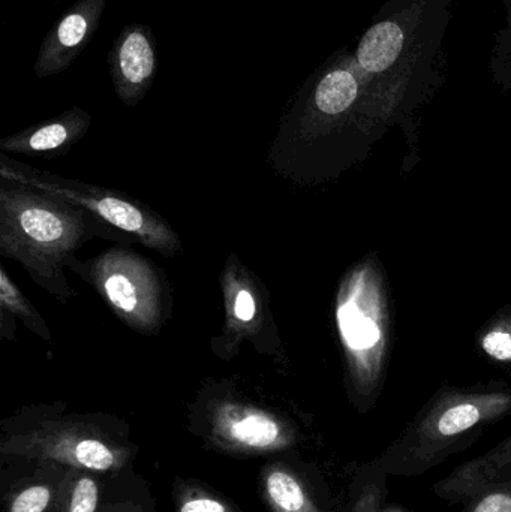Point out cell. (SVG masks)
Listing matches in <instances>:
<instances>
[{"mask_svg": "<svg viewBox=\"0 0 511 512\" xmlns=\"http://www.w3.org/2000/svg\"><path fill=\"white\" fill-rule=\"evenodd\" d=\"M107 227L74 204L2 179L0 254L23 265L36 285L63 303L75 297L63 268L72 267L87 242L107 237Z\"/></svg>", "mask_w": 511, "mask_h": 512, "instance_id": "cell-1", "label": "cell"}, {"mask_svg": "<svg viewBox=\"0 0 511 512\" xmlns=\"http://www.w3.org/2000/svg\"><path fill=\"white\" fill-rule=\"evenodd\" d=\"M511 415V387L444 388L380 454L389 477L417 478L476 444L492 424Z\"/></svg>", "mask_w": 511, "mask_h": 512, "instance_id": "cell-2", "label": "cell"}, {"mask_svg": "<svg viewBox=\"0 0 511 512\" xmlns=\"http://www.w3.org/2000/svg\"><path fill=\"white\" fill-rule=\"evenodd\" d=\"M0 176L8 182L74 204L161 255L176 256L182 252V240L158 213L116 192L12 164L5 156L0 161Z\"/></svg>", "mask_w": 511, "mask_h": 512, "instance_id": "cell-3", "label": "cell"}, {"mask_svg": "<svg viewBox=\"0 0 511 512\" xmlns=\"http://www.w3.org/2000/svg\"><path fill=\"white\" fill-rule=\"evenodd\" d=\"M71 270L86 279L117 318L141 334H155L167 318L164 283L150 261L135 252L113 248Z\"/></svg>", "mask_w": 511, "mask_h": 512, "instance_id": "cell-4", "label": "cell"}, {"mask_svg": "<svg viewBox=\"0 0 511 512\" xmlns=\"http://www.w3.org/2000/svg\"><path fill=\"white\" fill-rule=\"evenodd\" d=\"M0 453L62 468L87 469L96 474L122 471L131 447L111 438L101 427L84 421H41L2 439Z\"/></svg>", "mask_w": 511, "mask_h": 512, "instance_id": "cell-5", "label": "cell"}, {"mask_svg": "<svg viewBox=\"0 0 511 512\" xmlns=\"http://www.w3.org/2000/svg\"><path fill=\"white\" fill-rule=\"evenodd\" d=\"M350 292L339 306V322L350 354L353 402L360 411H368L383 387L389 322L374 273H357L350 282Z\"/></svg>", "mask_w": 511, "mask_h": 512, "instance_id": "cell-6", "label": "cell"}, {"mask_svg": "<svg viewBox=\"0 0 511 512\" xmlns=\"http://www.w3.org/2000/svg\"><path fill=\"white\" fill-rule=\"evenodd\" d=\"M210 441L240 456H266L291 450L299 435L290 421L237 400L213 403L207 420Z\"/></svg>", "mask_w": 511, "mask_h": 512, "instance_id": "cell-7", "label": "cell"}, {"mask_svg": "<svg viewBox=\"0 0 511 512\" xmlns=\"http://www.w3.org/2000/svg\"><path fill=\"white\" fill-rule=\"evenodd\" d=\"M108 66L117 98L128 107H135L158 74V51L150 27L126 24L111 47Z\"/></svg>", "mask_w": 511, "mask_h": 512, "instance_id": "cell-8", "label": "cell"}, {"mask_svg": "<svg viewBox=\"0 0 511 512\" xmlns=\"http://www.w3.org/2000/svg\"><path fill=\"white\" fill-rule=\"evenodd\" d=\"M107 0H77L48 30L36 57L38 78L65 72L98 32Z\"/></svg>", "mask_w": 511, "mask_h": 512, "instance_id": "cell-9", "label": "cell"}, {"mask_svg": "<svg viewBox=\"0 0 511 512\" xmlns=\"http://www.w3.org/2000/svg\"><path fill=\"white\" fill-rule=\"evenodd\" d=\"M507 483H511V433L488 453L467 460L432 484L431 490L450 507H464L471 499Z\"/></svg>", "mask_w": 511, "mask_h": 512, "instance_id": "cell-10", "label": "cell"}, {"mask_svg": "<svg viewBox=\"0 0 511 512\" xmlns=\"http://www.w3.org/2000/svg\"><path fill=\"white\" fill-rule=\"evenodd\" d=\"M92 117L81 108H72L54 119L45 120L0 141L3 152L42 155L69 149L84 137Z\"/></svg>", "mask_w": 511, "mask_h": 512, "instance_id": "cell-11", "label": "cell"}, {"mask_svg": "<svg viewBox=\"0 0 511 512\" xmlns=\"http://www.w3.org/2000/svg\"><path fill=\"white\" fill-rule=\"evenodd\" d=\"M236 258H231L230 264L225 268L222 276L224 288L225 312H227V325H225V342L233 343L231 352L236 351L237 343L243 339H252L261 328L263 322V304L260 303V294L249 274L234 265Z\"/></svg>", "mask_w": 511, "mask_h": 512, "instance_id": "cell-12", "label": "cell"}, {"mask_svg": "<svg viewBox=\"0 0 511 512\" xmlns=\"http://www.w3.org/2000/svg\"><path fill=\"white\" fill-rule=\"evenodd\" d=\"M261 492L272 512H330L294 469L273 463L261 474Z\"/></svg>", "mask_w": 511, "mask_h": 512, "instance_id": "cell-13", "label": "cell"}, {"mask_svg": "<svg viewBox=\"0 0 511 512\" xmlns=\"http://www.w3.org/2000/svg\"><path fill=\"white\" fill-rule=\"evenodd\" d=\"M404 45V32L393 21L372 27L357 50V62L368 72H383L395 63Z\"/></svg>", "mask_w": 511, "mask_h": 512, "instance_id": "cell-14", "label": "cell"}, {"mask_svg": "<svg viewBox=\"0 0 511 512\" xmlns=\"http://www.w3.org/2000/svg\"><path fill=\"white\" fill-rule=\"evenodd\" d=\"M101 511V484L96 472L65 468L53 512Z\"/></svg>", "mask_w": 511, "mask_h": 512, "instance_id": "cell-15", "label": "cell"}, {"mask_svg": "<svg viewBox=\"0 0 511 512\" xmlns=\"http://www.w3.org/2000/svg\"><path fill=\"white\" fill-rule=\"evenodd\" d=\"M389 475L374 462L357 469L350 490V512H381L389 496Z\"/></svg>", "mask_w": 511, "mask_h": 512, "instance_id": "cell-16", "label": "cell"}, {"mask_svg": "<svg viewBox=\"0 0 511 512\" xmlns=\"http://www.w3.org/2000/svg\"><path fill=\"white\" fill-rule=\"evenodd\" d=\"M359 93L356 77L347 69H335L327 72L314 93V104L320 113L326 116H339L345 113Z\"/></svg>", "mask_w": 511, "mask_h": 512, "instance_id": "cell-17", "label": "cell"}, {"mask_svg": "<svg viewBox=\"0 0 511 512\" xmlns=\"http://www.w3.org/2000/svg\"><path fill=\"white\" fill-rule=\"evenodd\" d=\"M63 471L65 468L50 480L27 481L15 487L6 495V512H53Z\"/></svg>", "mask_w": 511, "mask_h": 512, "instance_id": "cell-18", "label": "cell"}, {"mask_svg": "<svg viewBox=\"0 0 511 512\" xmlns=\"http://www.w3.org/2000/svg\"><path fill=\"white\" fill-rule=\"evenodd\" d=\"M0 309H2V315H11L12 318L17 316L30 331L38 334L45 342H51V333L47 322L27 300L26 295L12 282L3 267L2 274H0Z\"/></svg>", "mask_w": 511, "mask_h": 512, "instance_id": "cell-19", "label": "cell"}, {"mask_svg": "<svg viewBox=\"0 0 511 512\" xmlns=\"http://www.w3.org/2000/svg\"><path fill=\"white\" fill-rule=\"evenodd\" d=\"M174 504L176 512H239L230 502L197 484H183Z\"/></svg>", "mask_w": 511, "mask_h": 512, "instance_id": "cell-20", "label": "cell"}, {"mask_svg": "<svg viewBox=\"0 0 511 512\" xmlns=\"http://www.w3.org/2000/svg\"><path fill=\"white\" fill-rule=\"evenodd\" d=\"M483 352L498 363H511V310L498 316L480 337Z\"/></svg>", "mask_w": 511, "mask_h": 512, "instance_id": "cell-21", "label": "cell"}, {"mask_svg": "<svg viewBox=\"0 0 511 512\" xmlns=\"http://www.w3.org/2000/svg\"><path fill=\"white\" fill-rule=\"evenodd\" d=\"M461 512H511V483L471 499Z\"/></svg>", "mask_w": 511, "mask_h": 512, "instance_id": "cell-22", "label": "cell"}, {"mask_svg": "<svg viewBox=\"0 0 511 512\" xmlns=\"http://www.w3.org/2000/svg\"><path fill=\"white\" fill-rule=\"evenodd\" d=\"M99 512H143L138 505L131 502H122V504H111L108 507L101 508Z\"/></svg>", "mask_w": 511, "mask_h": 512, "instance_id": "cell-23", "label": "cell"}, {"mask_svg": "<svg viewBox=\"0 0 511 512\" xmlns=\"http://www.w3.org/2000/svg\"><path fill=\"white\" fill-rule=\"evenodd\" d=\"M381 512H410L407 508L402 507V505L395 504V502L386 501L383 504V508H381Z\"/></svg>", "mask_w": 511, "mask_h": 512, "instance_id": "cell-24", "label": "cell"}]
</instances>
